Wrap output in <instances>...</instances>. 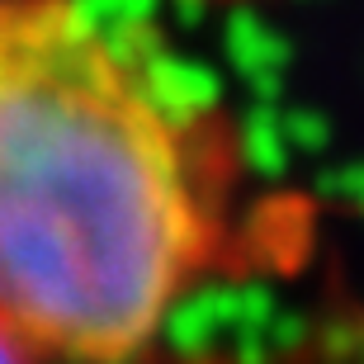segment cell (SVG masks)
<instances>
[{
  "instance_id": "1",
  "label": "cell",
  "mask_w": 364,
  "mask_h": 364,
  "mask_svg": "<svg viewBox=\"0 0 364 364\" xmlns=\"http://www.w3.org/2000/svg\"><path fill=\"white\" fill-rule=\"evenodd\" d=\"M232 128L90 0H0V326L38 364H133L213 274Z\"/></svg>"
},
{
  "instance_id": "2",
  "label": "cell",
  "mask_w": 364,
  "mask_h": 364,
  "mask_svg": "<svg viewBox=\"0 0 364 364\" xmlns=\"http://www.w3.org/2000/svg\"><path fill=\"white\" fill-rule=\"evenodd\" d=\"M0 364H38V360H33V355H28L24 346H19V341L0 326Z\"/></svg>"
}]
</instances>
